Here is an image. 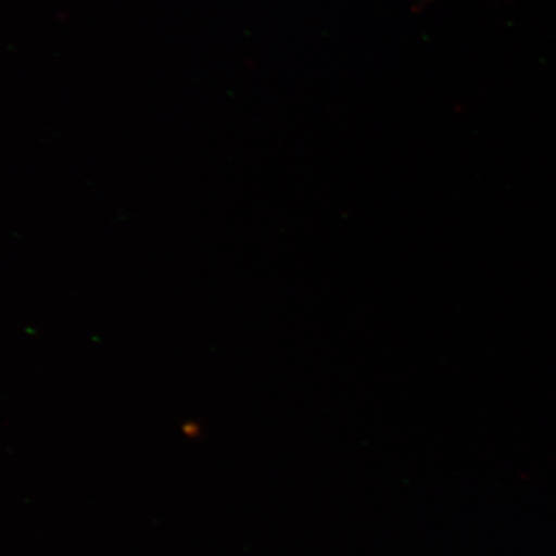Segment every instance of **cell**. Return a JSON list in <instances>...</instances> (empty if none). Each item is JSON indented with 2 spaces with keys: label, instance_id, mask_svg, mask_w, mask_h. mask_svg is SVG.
<instances>
[{
  "label": "cell",
  "instance_id": "obj_1",
  "mask_svg": "<svg viewBox=\"0 0 556 556\" xmlns=\"http://www.w3.org/2000/svg\"><path fill=\"white\" fill-rule=\"evenodd\" d=\"M440 2H454V3H458V2H492V3H496V2H503V0H420V9L424 10L428 5H434Z\"/></svg>",
  "mask_w": 556,
  "mask_h": 556
}]
</instances>
